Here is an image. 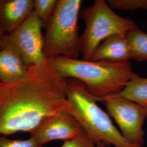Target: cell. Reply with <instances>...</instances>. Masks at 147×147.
<instances>
[{"instance_id": "cell-3", "label": "cell", "mask_w": 147, "mask_h": 147, "mask_svg": "<svg viewBox=\"0 0 147 147\" xmlns=\"http://www.w3.org/2000/svg\"><path fill=\"white\" fill-rule=\"evenodd\" d=\"M67 84L66 110L79 121L84 134L96 145L110 144L115 147H144L134 145L123 136L110 116L97 104L81 82L65 79Z\"/></svg>"}, {"instance_id": "cell-11", "label": "cell", "mask_w": 147, "mask_h": 147, "mask_svg": "<svg viewBox=\"0 0 147 147\" xmlns=\"http://www.w3.org/2000/svg\"><path fill=\"white\" fill-rule=\"evenodd\" d=\"M28 67L13 49H0V82L11 84L25 78Z\"/></svg>"}, {"instance_id": "cell-9", "label": "cell", "mask_w": 147, "mask_h": 147, "mask_svg": "<svg viewBox=\"0 0 147 147\" xmlns=\"http://www.w3.org/2000/svg\"><path fill=\"white\" fill-rule=\"evenodd\" d=\"M33 11V0H0V28L6 33L16 31Z\"/></svg>"}, {"instance_id": "cell-10", "label": "cell", "mask_w": 147, "mask_h": 147, "mask_svg": "<svg viewBox=\"0 0 147 147\" xmlns=\"http://www.w3.org/2000/svg\"><path fill=\"white\" fill-rule=\"evenodd\" d=\"M131 59V49L126 34H115L101 42L96 48L89 60L125 62Z\"/></svg>"}, {"instance_id": "cell-4", "label": "cell", "mask_w": 147, "mask_h": 147, "mask_svg": "<svg viewBox=\"0 0 147 147\" xmlns=\"http://www.w3.org/2000/svg\"><path fill=\"white\" fill-rule=\"evenodd\" d=\"M82 3L81 0H58L43 36V54L47 60L58 56L79 59L78 18Z\"/></svg>"}, {"instance_id": "cell-1", "label": "cell", "mask_w": 147, "mask_h": 147, "mask_svg": "<svg viewBox=\"0 0 147 147\" xmlns=\"http://www.w3.org/2000/svg\"><path fill=\"white\" fill-rule=\"evenodd\" d=\"M67 84L46 60L28 67L26 76L0 82V135L36 130L44 121L66 110Z\"/></svg>"}, {"instance_id": "cell-12", "label": "cell", "mask_w": 147, "mask_h": 147, "mask_svg": "<svg viewBox=\"0 0 147 147\" xmlns=\"http://www.w3.org/2000/svg\"><path fill=\"white\" fill-rule=\"evenodd\" d=\"M119 94L139 105L147 107V78L137 75L129 81Z\"/></svg>"}, {"instance_id": "cell-15", "label": "cell", "mask_w": 147, "mask_h": 147, "mask_svg": "<svg viewBox=\"0 0 147 147\" xmlns=\"http://www.w3.org/2000/svg\"><path fill=\"white\" fill-rule=\"evenodd\" d=\"M109 5L113 9L133 11L147 9V0H109Z\"/></svg>"}, {"instance_id": "cell-7", "label": "cell", "mask_w": 147, "mask_h": 147, "mask_svg": "<svg viewBox=\"0 0 147 147\" xmlns=\"http://www.w3.org/2000/svg\"><path fill=\"white\" fill-rule=\"evenodd\" d=\"M105 105L127 141L143 146L144 143L143 126L147 118V107L126 99L119 93L106 95L97 99Z\"/></svg>"}, {"instance_id": "cell-17", "label": "cell", "mask_w": 147, "mask_h": 147, "mask_svg": "<svg viewBox=\"0 0 147 147\" xmlns=\"http://www.w3.org/2000/svg\"><path fill=\"white\" fill-rule=\"evenodd\" d=\"M61 147H96V145L84 132L74 139L64 141Z\"/></svg>"}, {"instance_id": "cell-16", "label": "cell", "mask_w": 147, "mask_h": 147, "mask_svg": "<svg viewBox=\"0 0 147 147\" xmlns=\"http://www.w3.org/2000/svg\"><path fill=\"white\" fill-rule=\"evenodd\" d=\"M0 147H44L32 137L28 139L11 140L5 137L0 136Z\"/></svg>"}, {"instance_id": "cell-14", "label": "cell", "mask_w": 147, "mask_h": 147, "mask_svg": "<svg viewBox=\"0 0 147 147\" xmlns=\"http://www.w3.org/2000/svg\"><path fill=\"white\" fill-rule=\"evenodd\" d=\"M58 0H33V11L40 20L42 28L47 26L55 10Z\"/></svg>"}, {"instance_id": "cell-5", "label": "cell", "mask_w": 147, "mask_h": 147, "mask_svg": "<svg viewBox=\"0 0 147 147\" xmlns=\"http://www.w3.org/2000/svg\"><path fill=\"white\" fill-rule=\"evenodd\" d=\"M80 16L86 25L80 36L81 55L84 60H89L96 48L107 38L115 34L126 35L138 27L131 19L117 14L104 0H95Z\"/></svg>"}, {"instance_id": "cell-13", "label": "cell", "mask_w": 147, "mask_h": 147, "mask_svg": "<svg viewBox=\"0 0 147 147\" xmlns=\"http://www.w3.org/2000/svg\"><path fill=\"white\" fill-rule=\"evenodd\" d=\"M126 38L131 49L132 59L138 62L147 61V33L138 27L129 32Z\"/></svg>"}, {"instance_id": "cell-2", "label": "cell", "mask_w": 147, "mask_h": 147, "mask_svg": "<svg viewBox=\"0 0 147 147\" xmlns=\"http://www.w3.org/2000/svg\"><path fill=\"white\" fill-rule=\"evenodd\" d=\"M49 61L63 79L81 82L96 100L106 95L119 93L137 75L131 62L92 61L58 56Z\"/></svg>"}, {"instance_id": "cell-6", "label": "cell", "mask_w": 147, "mask_h": 147, "mask_svg": "<svg viewBox=\"0 0 147 147\" xmlns=\"http://www.w3.org/2000/svg\"><path fill=\"white\" fill-rule=\"evenodd\" d=\"M41 22L34 11L20 26L11 33L0 28V49L9 47L21 57L28 67L44 62Z\"/></svg>"}, {"instance_id": "cell-18", "label": "cell", "mask_w": 147, "mask_h": 147, "mask_svg": "<svg viewBox=\"0 0 147 147\" xmlns=\"http://www.w3.org/2000/svg\"><path fill=\"white\" fill-rule=\"evenodd\" d=\"M96 147H106V145L104 143H100L96 145Z\"/></svg>"}, {"instance_id": "cell-8", "label": "cell", "mask_w": 147, "mask_h": 147, "mask_svg": "<svg viewBox=\"0 0 147 147\" xmlns=\"http://www.w3.org/2000/svg\"><path fill=\"white\" fill-rule=\"evenodd\" d=\"M84 131L77 119L66 110L50 117L31 133L30 136L41 145L55 140L74 139Z\"/></svg>"}]
</instances>
